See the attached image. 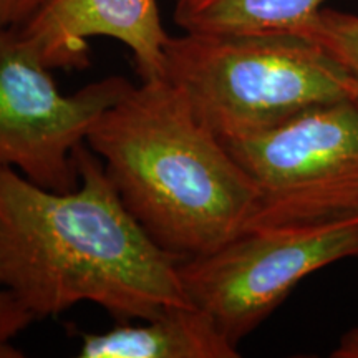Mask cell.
<instances>
[{"label": "cell", "instance_id": "cell-7", "mask_svg": "<svg viewBox=\"0 0 358 358\" xmlns=\"http://www.w3.org/2000/svg\"><path fill=\"white\" fill-rule=\"evenodd\" d=\"M19 29L50 70L85 69L88 40L108 37L131 50L141 80L164 77L171 35L158 0H47Z\"/></svg>", "mask_w": 358, "mask_h": 358}, {"label": "cell", "instance_id": "cell-13", "mask_svg": "<svg viewBox=\"0 0 358 358\" xmlns=\"http://www.w3.org/2000/svg\"><path fill=\"white\" fill-rule=\"evenodd\" d=\"M332 358H358V327L348 330L340 337L337 347L330 353Z\"/></svg>", "mask_w": 358, "mask_h": 358}, {"label": "cell", "instance_id": "cell-1", "mask_svg": "<svg viewBox=\"0 0 358 358\" xmlns=\"http://www.w3.org/2000/svg\"><path fill=\"white\" fill-rule=\"evenodd\" d=\"M75 161L80 182L71 191L47 189L0 168V289L37 320L80 302L116 322L191 306L181 261L131 216L87 143Z\"/></svg>", "mask_w": 358, "mask_h": 358}, {"label": "cell", "instance_id": "cell-9", "mask_svg": "<svg viewBox=\"0 0 358 358\" xmlns=\"http://www.w3.org/2000/svg\"><path fill=\"white\" fill-rule=\"evenodd\" d=\"M327 0H191L174 8L182 32L299 34L317 19Z\"/></svg>", "mask_w": 358, "mask_h": 358}, {"label": "cell", "instance_id": "cell-12", "mask_svg": "<svg viewBox=\"0 0 358 358\" xmlns=\"http://www.w3.org/2000/svg\"><path fill=\"white\" fill-rule=\"evenodd\" d=\"M47 0H0V29L25 25Z\"/></svg>", "mask_w": 358, "mask_h": 358}, {"label": "cell", "instance_id": "cell-2", "mask_svg": "<svg viewBox=\"0 0 358 358\" xmlns=\"http://www.w3.org/2000/svg\"><path fill=\"white\" fill-rule=\"evenodd\" d=\"M85 143L131 216L181 262L249 229L256 185L166 78L129 85Z\"/></svg>", "mask_w": 358, "mask_h": 358}, {"label": "cell", "instance_id": "cell-4", "mask_svg": "<svg viewBox=\"0 0 358 358\" xmlns=\"http://www.w3.org/2000/svg\"><path fill=\"white\" fill-rule=\"evenodd\" d=\"M222 143L256 185L249 229L358 214V101L327 103Z\"/></svg>", "mask_w": 358, "mask_h": 358}, {"label": "cell", "instance_id": "cell-8", "mask_svg": "<svg viewBox=\"0 0 358 358\" xmlns=\"http://www.w3.org/2000/svg\"><path fill=\"white\" fill-rule=\"evenodd\" d=\"M118 322L101 334H85L80 358H236L237 345L217 322L194 306L171 307L151 319Z\"/></svg>", "mask_w": 358, "mask_h": 358}, {"label": "cell", "instance_id": "cell-3", "mask_svg": "<svg viewBox=\"0 0 358 358\" xmlns=\"http://www.w3.org/2000/svg\"><path fill=\"white\" fill-rule=\"evenodd\" d=\"M221 141L264 131L327 103L358 101L345 70L299 34H194L171 37L164 77Z\"/></svg>", "mask_w": 358, "mask_h": 358}, {"label": "cell", "instance_id": "cell-5", "mask_svg": "<svg viewBox=\"0 0 358 358\" xmlns=\"http://www.w3.org/2000/svg\"><path fill=\"white\" fill-rule=\"evenodd\" d=\"M358 257V214L319 224L256 227L179 264L189 299L239 345L299 282L330 264Z\"/></svg>", "mask_w": 358, "mask_h": 358}, {"label": "cell", "instance_id": "cell-11", "mask_svg": "<svg viewBox=\"0 0 358 358\" xmlns=\"http://www.w3.org/2000/svg\"><path fill=\"white\" fill-rule=\"evenodd\" d=\"M37 320L15 297L0 289V358H22L24 353L13 340Z\"/></svg>", "mask_w": 358, "mask_h": 358}, {"label": "cell", "instance_id": "cell-14", "mask_svg": "<svg viewBox=\"0 0 358 358\" xmlns=\"http://www.w3.org/2000/svg\"><path fill=\"white\" fill-rule=\"evenodd\" d=\"M191 0H176V7L174 8H179V7H185L186 3H189Z\"/></svg>", "mask_w": 358, "mask_h": 358}, {"label": "cell", "instance_id": "cell-6", "mask_svg": "<svg viewBox=\"0 0 358 358\" xmlns=\"http://www.w3.org/2000/svg\"><path fill=\"white\" fill-rule=\"evenodd\" d=\"M129 85L108 77L64 95L19 27L0 29V168L47 189H75V151Z\"/></svg>", "mask_w": 358, "mask_h": 358}, {"label": "cell", "instance_id": "cell-10", "mask_svg": "<svg viewBox=\"0 0 358 358\" xmlns=\"http://www.w3.org/2000/svg\"><path fill=\"white\" fill-rule=\"evenodd\" d=\"M306 37L320 43L347 71L358 95V15L322 8Z\"/></svg>", "mask_w": 358, "mask_h": 358}]
</instances>
